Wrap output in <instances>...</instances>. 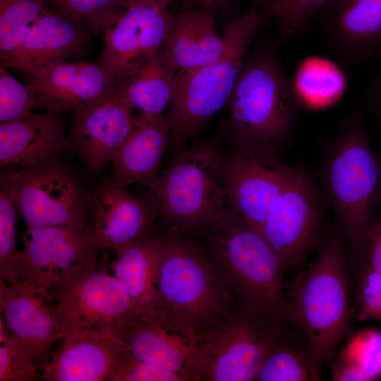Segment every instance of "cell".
<instances>
[{
	"label": "cell",
	"instance_id": "cell-1",
	"mask_svg": "<svg viewBox=\"0 0 381 381\" xmlns=\"http://www.w3.org/2000/svg\"><path fill=\"white\" fill-rule=\"evenodd\" d=\"M279 42L248 52L228 102L224 139L232 149L279 155L292 138L300 103L283 65Z\"/></svg>",
	"mask_w": 381,
	"mask_h": 381
},
{
	"label": "cell",
	"instance_id": "cell-2",
	"mask_svg": "<svg viewBox=\"0 0 381 381\" xmlns=\"http://www.w3.org/2000/svg\"><path fill=\"white\" fill-rule=\"evenodd\" d=\"M344 236H332L286 290L288 320L303 334L313 370L321 380L349 330L353 312Z\"/></svg>",
	"mask_w": 381,
	"mask_h": 381
},
{
	"label": "cell",
	"instance_id": "cell-3",
	"mask_svg": "<svg viewBox=\"0 0 381 381\" xmlns=\"http://www.w3.org/2000/svg\"><path fill=\"white\" fill-rule=\"evenodd\" d=\"M205 230L207 250L238 306L289 325L280 264L261 232L227 204Z\"/></svg>",
	"mask_w": 381,
	"mask_h": 381
},
{
	"label": "cell",
	"instance_id": "cell-4",
	"mask_svg": "<svg viewBox=\"0 0 381 381\" xmlns=\"http://www.w3.org/2000/svg\"><path fill=\"white\" fill-rule=\"evenodd\" d=\"M270 24L264 12L250 8L228 22L222 33L224 51L218 59L176 73L166 114L171 127L169 145L179 148L197 140L228 104L250 44Z\"/></svg>",
	"mask_w": 381,
	"mask_h": 381
},
{
	"label": "cell",
	"instance_id": "cell-5",
	"mask_svg": "<svg viewBox=\"0 0 381 381\" xmlns=\"http://www.w3.org/2000/svg\"><path fill=\"white\" fill-rule=\"evenodd\" d=\"M329 150L322 185L357 270L365 231L381 203V163L369 143L361 109L341 122Z\"/></svg>",
	"mask_w": 381,
	"mask_h": 381
},
{
	"label": "cell",
	"instance_id": "cell-6",
	"mask_svg": "<svg viewBox=\"0 0 381 381\" xmlns=\"http://www.w3.org/2000/svg\"><path fill=\"white\" fill-rule=\"evenodd\" d=\"M162 238L156 312L199 342L238 306L207 249L171 233Z\"/></svg>",
	"mask_w": 381,
	"mask_h": 381
},
{
	"label": "cell",
	"instance_id": "cell-7",
	"mask_svg": "<svg viewBox=\"0 0 381 381\" xmlns=\"http://www.w3.org/2000/svg\"><path fill=\"white\" fill-rule=\"evenodd\" d=\"M225 120L210 138L179 148L145 199L171 234L205 230L226 205L221 171Z\"/></svg>",
	"mask_w": 381,
	"mask_h": 381
},
{
	"label": "cell",
	"instance_id": "cell-8",
	"mask_svg": "<svg viewBox=\"0 0 381 381\" xmlns=\"http://www.w3.org/2000/svg\"><path fill=\"white\" fill-rule=\"evenodd\" d=\"M0 184L9 193L28 228H90L92 191L57 155L4 171Z\"/></svg>",
	"mask_w": 381,
	"mask_h": 381
},
{
	"label": "cell",
	"instance_id": "cell-9",
	"mask_svg": "<svg viewBox=\"0 0 381 381\" xmlns=\"http://www.w3.org/2000/svg\"><path fill=\"white\" fill-rule=\"evenodd\" d=\"M287 324L238 306L199 341L194 380L251 381Z\"/></svg>",
	"mask_w": 381,
	"mask_h": 381
},
{
	"label": "cell",
	"instance_id": "cell-10",
	"mask_svg": "<svg viewBox=\"0 0 381 381\" xmlns=\"http://www.w3.org/2000/svg\"><path fill=\"white\" fill-rule=\"evenodd\" d=\"M109 270V265L100 260L50 290L64 334L86 329L119 333L138 312Z\"/></svg>",
	"mask_w": 381,
	"mask_h": 381
},
{
	"label": "cell",
	"instance_id": "cell-11",
	"mask_svg": "<svg viewBox=\"0 0 381 381\" xmlns=\"http://www.w3.org/2000/svg\"><path fill=\"white\" fill-rule=\"evenodd\" d=\"M321 192L303 168L292 166L289 179L259 231L275 253L282 274L298 268L321 230Z\"/></svg>",
	"mask_w": 381,
	"mask_h": 381
},
{
	"label": "cell",
	"instance_id": "cell-12",
	"mask_svg": "<svg viewBox=\"0 0 381 381\" xmlns=\"http://www.w3.org/2000/svg\"><path fill=\"white\" fill-rule=\"evenodd\" d=\"M23 240L19 284L40 292L49 294L57 284L101 260L90 228L27 227Z\"/></svg>",
	"mask_w": 381,
	"mask_h": 381
},
{
	"label": "cell",
	"instance_id": "cell-13",
	"mask_svg": "<svg viewBox=\"0 0 381 381\" xmlns=\"http://www.w3.org/2000/svg\"><path fill=\"white\" fill-rule=\"evenodd\" d=\"M174 1L157 0L123 9L107 28L97 63L115 90L162 48Z\"/></svg>",
	"mask_w": 381,
	"mask_h": 381
},
{
	"label": "cell",
	"instance_id": "cell-14",
	"mask_svg": "<svg viewBox=\"0 0 381 381\" xmlns=\"http://www.w3.org/2000/svg\"><path fill=\"white\" fill-rule=\"evenodd\" d=\"M292 166L266 150L222 151L221 171L226 204L260 229L289 179Z\"/></svg>",
	"mask_w": 381,
	"mask_h": 381
},
{
	"label": "cell",
	"instance_id": "cell-15",
	"mask_svg": "<svg viewBox=\"0 0 381 381\" xmlns=\"http://www.w3.org/2000/svg\"><path fill=\"white\" fill-rule=\"evenodd\" d=\"M315 30L346 66L381 59V0H329L318 16Z\"/></svg>",
	"mask_w": 381,
	"mask_h": 381
},
{
	"label": "cell",
	"instance_id": "cell-16",
	"mask_svg": "<svg viewBox=\"0 0 381 381\" xmlns=\"http://www.w3.org/2000/svg\"><path fill=\"white\" fill-rule=\"evenodd\" d=\"M68 138L92 174L111 163L133 125V108L116 90L72 111Z\"/></svg>",
	"mask_w": 381,
	"mask_h": 381
},
{
	"label": "cell",
	"instance_id": "cell-17",
	"mask_svg": "<svg viewBox=\"0 0 381 381\" xmlns=\"http://www.w3.org/2000/svg\"><path fill=\"white\" fill-rule=\"evenodd\" d=\"M121 349L186 380H194L198 341L159 312H138L119 332Z\"/></svg>",
	"mask_w": 381,
	"mask_h": 381
},
{
	"label": "cell",
	"instance_id": "cell-18",
	"mask_svg": "<svg viewBox=\"0 0 381 381\" xmlns=\"http://www.w3.org/2000/svg\"><path fill=\"white\" fill-rule=\"evenodd\" d=\"M0 317L41 370L64 332L49 294L0 280Z\"/></svg>",
	"mask_w": 381,
	"mask_h": 381
},
{
	"label": "cell",
	"instance_id": "cell-19",
	"mask_svg": "<svg viewBox=\"0 0 381 381\" xmlns=\"http://www.w3.org/2000/svg\"><path fill=\"white\" fill-rule=\"evenodd\" d=\"M126 188L111 179L92 191L90 229L99 249L117 253L152 233L153 210Z\"/></svg>",
	"mask_w": 381,
	"mask_h": 381
},
{
	"label": "cell",
	"instance_id": "cell-20",
	"mask_svg": "<svg viewBox=\"0 0 381 381\" xmlns=\"http://www.w3.org/2000/svg\"><path fill=\"white\" fill-rule=\"evenodd\" d=\"M89 41L83 25L48 8L19 45L1 58V66L16 69L29 80L44 68L80 57Z\"/></svg>",
	"mask_w": 381,
	"mask_h": 381
},
{
	"label": "cell",
	"instance_id": "cell-21",
	"mask_svg": "<svg viewBox=\"0 0 381 381\" xmlns=\"http://www.w3.org/2000/svg\"><path fill=\"white\" fill-rule=\"evenodd\" d=\"M115 331H71L54 346L41 370L44 381L109 380L121 349Z\"/></svg>",
	"mask_w": 381,
	"mask_h": 381
},
{
	"label": "cell",
	"instance_id": "cell-22",
	"mask_svg": "<svg viewBox=\"0 0 381 381\" xmlns=\"http://www.w3.org/2000/svg\"><path fill=\"white\" fill-rule=\"evenodd\" d=\"M63 114L31 111L1 122V167H25L73 151Z\"/></svg>",
	"mask_w": 381,
	"mask_h": 381
},
{
	"label": "cell",
	"instance_id": "cell-23",
	"mask_svg": "<svg viewBox=\"0 0 381 381\" xmlns=\"http://www.w3.org/2000/svg\"><path fill=\"white\" fill-rule=\"evenodd\" d=\"M29 83L47 111L64 114L97 101L115 88L97 63L62 62L44 68Z\"/></svg>",
	"mask_w": 381,
	"mask_h": 381
},
{
	"label": "cell",
	"instance_id": "cell-24",
	"mask_svg": "<svg viewBox=\"0 0 381 381\" xmlns=\"http://www.w3.org/2000/svg\"><path fill=\"white\" fill-rule=\"evenodd\" d=\"M214 14L201 6L171 11L162 50L176 72L210 64L222 55L224 42Z\"/></svg>",
	"mask_w": 381,
	"mask_h": 381
},
{
	"label": "cell",
	"instance_id": "cell-25",
	"mask_svg": "<svg viewBox=\"0 0 381 381\" xmlns=\"http://www.w3.org/2000/svg\"><path fill=\"white\" fill-rule=\"evenodd\" d=\"M170 138L171 127L166 115L140 113L111 162V179L126 187L152 186L160 175L162 158Z\"/></svg>",
	"mask_w": 381,
	"mask_h": 381
},
{
	"label": "cell",
	"instance_id": "cell-26",
	"mask_svg": "<svg viewBox=\"0 0 381 381\" xmlns=\"http://www.w3.org/2000/svg\"><path fill=\"white\" fill-rule=\"evenodd\" d=\"M162 248V236L151 233L116 253V260L109 265L140 313L157 311L156 283Z\"/></svg>",
	"mask_w": 381,
	"mask_h": 381
},
{
	"label": "cell",
	"instance_id": "cell-27",
	"mask_svg": "<svg viewBox=\"0 0 381 381\" xmlns=\"http://www.w3.org/2000/svg\"><path fill=\"white\" fill-rule=\"evenodd\" d=\"M162 49L138 73L116 89L133 109H137L142 114H163L172 97L177 72L166 61Z\"/></svg>",
	"mask_w": 381,
	"mask_h": 381
},
{
	"label": "cell",
	"instance_id": "cell-28",
	"mask_svg": "<svg viewBox=\"0 0 381 381\" xmlns=\"http://www.w3.org/2000/svg\"><path fill=\"white\" fill-rule=\"evenodd\" d=\"M291 81L300 105L312 109L325 108L336 102L346 85L339 68L320 57L303 61Z\"/></svg>",
	"mask_w": 381,
	"mask_h": 381
},
{
	"label": "cell",
	"instance_id": "cell-29",
	"mask_svg": "<svg viewBox=\"0 0 381 381\" xmlns=\"http://www.w3.org/2000/svg\"><path fill=\"white\" fill-rule=\"evenodd\" d=\"M255 380L317 381L306 343L301 344L288 328L276 341Z\"/></svg>",
	"mask_w": 381,
	"mask_h": 381
},
{
	"label": "cell",
	"instance_id": "cell-30",
	"mask_svg": "<svg viewBox=\"0 0 381 381\" xmlns=\"http://www.w3.org/2000/svg\"><path fill=\"white\" fill-rule=\"evenodd\" d=\"M49 0L0 1V56L20 43L31 27L48 10Z\"/></svg>",
	"mask_w": 381,
	"mask_h": 381
},
{
	"label": "cell",
	"instance_id": "cell-31",
	"mask_svg": "<svg viewBox=\"0 0 381 381\" xmlns=\"http://www.w3.org/2000/svg\"><path fill=\"white\" fill-rule=\"evenodd\" d=\"M52 10L83 25L87 30L104 35L124 9L119 0H49Z\"/></svg>",
	"mask_w": 381,
	"mask_h": 381
},
{
	"label": "cell",
	"instance_id": "cell-32",
	"mask_svg": "<svg viewBox=\"0 0 381 381\" xmlns=\"http://www.w3.org/2000/svg\"><path fill=\"white\" fill-rule=\"evenodd\" d=\"M329 0H279L273 25L279 43L315 30L318 16Z\"/></svg>",
	"mask_w": 381,
	"mask_h": 381
},
{
	"label": "cell",
	"instance_id": "cell-33",
	"mask_svg": "<svg viewBox=\"0 0 381 381\" xmlns=\"http://www.w3.org/2000/svg\"><path fill=\"white\" fill-rule=\"evenodd\" d=\"M18 209L6 188L0 184V280L18 284L19 251L16 247Z\"/></svg>",
	"mask_w": 381,
	"mask_h": 381
},
{
	"label": "cell",
	"instance_id": "cell-34",
	"mask_svg": "<svg viewBox=\"0 0 381 381\" xmlns=\"http://www.w3.org/2000/svg\"><path fill=\"white\" fill-rule=\"evenodd\" d=\"M339 356L353 363L370 380L381 376V332L364 329L352 334Z\"/></svg>",
	"mask_w": 381,
	"mask_h": 381
},
{
	"label": "cell",
	"instance_id": "cell-35",
	"mask_svg": "<svg viewBox=\"0 0 381 381\" xmlns=\"http://www.w3.org/2000/svg\"><path fill=\"white\" fill-rule=\"evenodd\" d=\"M40 371L20 341L7 329L0 317V381L40 379Z\"/></svg>",
	"mask_w": 381,
	"mask_h": 381
},
{
	"label": "cell",
	"instance_id": "cell-36",
	"mask_svg": "<svg viewBox=\"0 0 381 381\" xmlns=\"http://www.w3.org/2000/svg\"><path fill=\"white\" fill-rule=\"evenodd\" d=\"M0 68V121L15 119L33 109L42 108L30 83L22 84L8 71Z\"/></svg>",
	"mask_w": 381,
	"mask_h": 381
},
{
	"label": "cell",
	"instance_id": "cell-37",
	"mask_svg": "<svg viewBox=\"0 0 381 381\" xmlns=\"http://www.w3.org/2000/svg\"><path fill=\"white\" fill-rule=\"evenodd\" d=\"M109 381H186L181 375L135 357L121 349Z\"/></svg>",
	"mask_w": 381,
	"mask_h": 381
},
{
	"label": "cell",
	"instance_id": "cell-38",
	"mask_svg": "<svg viewBox=\"0 0 381 381\" xmlns=\"http://www.w3.org/2000/svg\"><path fill=\"white\" fill-rule=\"evenodd\" d=\"M357 272V320L381 322V273L365 262Z\"/></svg>",
	"mask_w": 381,
	"mask_h": 381
},
{
	"label": "cell",
	"instance_id": "cell-39",
	"mask_svg": "<svg viewBox=\"0 0 381 381\" xmlns=\"http://www.w3.org/2000/svg\"><path fill=\"white\" fill-rule=\"evenodd\" d=\"M363 262L381 273V210L378 211L365 231L362 264Z\"/></svg>",
	"mask_w": 381,
	"mask_h": 381
},
{
	"label": "cell",
	"instance_id": "cell-40",
	"mask_svg": "<svg viewBox=\"0 0 381 381\" xmlns=\"http://www.w3.org/2000/svg\"><path fill=\"white\" fill-rule=\"evenodd\" d=\"M191 5L201 6L210 8L215 13L221 14L229 20L236 18L245 13L241 11L239 0H182Z\"/></svg>",
	"mask_w": 381,
	"mask_h": 381
},
{
	"label": "cell",
	"instance_id": "cell-41",
	"mask_svg": "<svg viewBox=\"0 0 381 381\" xmlns=\"http://www.w3.org/2000/svg\"><path fill=\"white\" fill-rule=\"evenodd\" d=\"M331 363L334 381H370L356 366L340 356Z\"/></svg>",
	"mask_w": 381,
	"mask_h": 381
},
{
	"label": "cell",
	"instance_id": "cell-42",
	"mask_svg": "<svg viewBox=\"0 0 381 381\" xmlns=\"http://www.w3.org/2000/svg\"><path fill=\"white\" fill-rule=\"evenodd\" d=\"M251 8L264 12L272 22L275 18L279 0H250Z\"/></svg>",
	"mask_w": 381,
	"mask_h": 381
},
{
	"label": "cell",
	"instance_id": "cell-43",
	"mask_svg": "<svg viewBox=\"0 0 381 381\" xmlns=\"http://www.w3.org/2000/svg\"><path fill=\"white\" fill-rule=\"evenodd\" d=\"M370 89V99L381 124V73L376 77Z\"/></svg>",
	"mask_w": 381,
	"mask_h": 381
},
{
	"label": "cell",
	"instance_id": "cell-44",
	"mask_svg": "<svg viewBox=\"0 0 381 381\" xmlns=\"http://www.w3.org/2000/svg\"><path fill=\"white\" fill-rule=\"evenodd\" d=\"M157 0H119L121 6L126 9L133 6L149 4Z\"/></svg>",
	"mask_w": 381,
	"mask_h": 381
},
{
	"label": "cell",
	"instance_id": "cell-45",
	"mask_svg": "<svg viewBox=\"0 0 381 381\" xmlns=\"http://www.w3.org/2000/svg\"><path fill=\"white\" fill-rule=\"evenodd\" d=\"M0 1H2V0H0Z\"/></svg>",
	"mask_w": 381,
	"mask_h": 381
}]
</instances>
